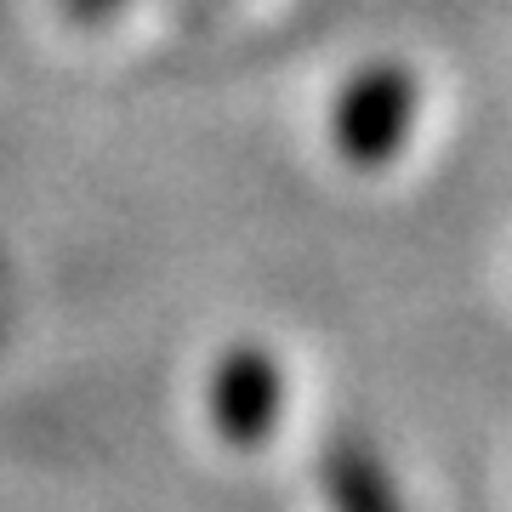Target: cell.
Returning a JSON list of instances; mask_svg holds the SVG:
<instances>
[{
	"label": "cell",
	"mask_w": 512,
	"mask_h": 512,
	"mask_svg": "<svg viewBox=\"0 0 512 512\" xmlns=\"http://www.w3.org/2000/svg\"><path fill=\"white\" fill-rule=\"evenodd\" d=\"M421 114V86L404 63H370L336 92L330 137L353 171H382L404 154Z\"/></svg>",
	"instance_id": "1"
},
{
	"label": "cell",
	"mask_w": 512,
	"mask_h": 512,
	"mask_svg": "<svg viewBox=\"0 0 512 512\" xmlns=\"http://www.w3.org/2000/svg\"><path fill=\"white\" fill-rule=\"evenodd\" d=\"M205 410L222 444L234 450H262L285 416V370L268 348H234L222 353L205 387Z\"/></svg>",
	"instance_id": "2"
},
{
	"label": "cell",
	"mask_w": 512,
	"mask_h": 512,
	"mask_svg": "<svg viewBox=\"0 0 512 512\" xmlns=\"http://www.w3.org/2000/svg\"><path fill=\"white\" fill-rule=\"evenodd\" d=\"M319 478H325V501L330 512H404L393 478H387L382 456L359 439H336L319 461Z\"/></svg>",
	"instance_id": "3"
},
{
	"label": "cell",
	"mask_w": 512,
	"mask_h": 512,
	"mask_svg": "<svg viewBox=\"0 0 512 512\" xmlns=\"http://www.w3.org/2000/svg\"><path fill=\"white\" fill-rule=\"evenodd\" d=\"M126 0H63V12L80 23H97V18H109V12H120Z\"/></svg>",
	"instance_id": "4"
}]
</instances>
